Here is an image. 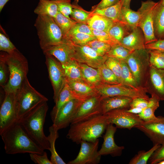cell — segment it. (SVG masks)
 Wrapping results in <instances>:
<instances>
[{"label":"cell","mask_w":164,"mask_h":164,"mask_svg":"<svg viewBox=\"0 0 164 164\" xmlns=\"http://www.w3.org/2000/svg\"><path fill=\"white\" fill-rule=\"evenodd\" d=\"M0 135L6 154L36 153L42 154L44 151L29 136L18 122Z\"/></svg>","instance_id":"6da1fadb"},{"label":"cell","mask_w":164,"mask_h":164,"mask_svg":"<svg viewBox=\"0 0 164 164\" xmlns=\"http://www.w3.org/2000/svg\"><path fill=\"white\" fill-rule=\"evenodd\" d=\"M109 124L105 114L96 115L70 124L67 137L77 144L82 140L94 142L101 137Z\"/></svg>","instance_id":"7a4b0ae2"},{"label":"cell","mask_w":164,"mask_h":164,"mask_svg":"<svg viewBox=\"0 0 164 164\" xmlns=\"http://www.w3.org/2000/svg\"><path fill=\"white\" fill-rule=\"evenodd\" d=\"M48 109L47 102L43 103L18 121L29 136L44 150H49L50 148L47 137L43 130Z\"/></svg>","instance_id":"3957f363"},{"label":"cell","mask_w":164,"mask_h":164,"mask_svg":"<svg viewBox=\"0 0 164 164\" xmlns=\"http://www.w3.org/2000/svg\"><path fill=\"white\" fill-rule=\"evenodd\" d=\"M5 59L9 71L7 84L3 89L5 93L15 94L22 85L28 72V61L17 49L10 53L5 52Z\"/></svg>","instance_id":"277c9868"},{"label":"cell","mask_w":164,"mask_h":164,"mask_svg":"<svg viewBox=\"0 0 164 164\" xmlns=\"http://www.w3.org/2000/svg\"><path fill=\"white\" fill-rule=\"evenodd\" d=\"M15 105L18 121L48 99L36 91L27 78L15 94Z\"/></svg>","instance_id":"5b68a950"},{"label":"cell","mask_w":164,"mask_h":164,"mask_svg":"<svg viewBox=\"0 0 164 164\" xmlns=\"http://www.w3.org/2000/svg\"><path fill=\"white\" fill-rule=\"evenodd\" d=\"M37 31L40 48L42 50L61 42L64 37L53 18L38 15L34 25Z\"/></svg>","instance_id":"8992f818"},{"label":"cell","mask_w":164,"mask_h":164,"mask_svg":"<svg viewBox=\"0 0 164 164\" xmlns=\"http://www.w3.org/2000/svg\"><path fill=\"white\" fill-rule=\"evenodd\" d=\"M138 86L145 87L150 64L149 51L146 49L135 50L125 60Z\"/></svg>","instance_id":"52a82bcc"},{"label":"cell","mask_w":164,"mask_h":164,"mask_svg":"<svg viewBox=\"0 0 164 164\" xmlns=\"http://www.w3.org/2000/svg\"><path fill=\"white\" fill-rule=\"evenodd\" d=\"M97 94L102 98L122 96L134 99L141 97L149 100L150 98L145 87L133 88L121 84H102L94 87Z\"/></svg>","instance_id":"ba28073f"},{"label":"cell","mask_w":164,"mask_h":164,"mask_svg":"<svg viewBox=\"0 0 164 164\" xmlns=\"http://www.w3.org/2000/svg\"><path fill=\"white\" fill-rule=\"evenodd\" d=\"M159 2L151 0L142 1L141 7L138 10L141 15L138 27L143 33L145 45L152 43L158 40L155 34L154 15Z\"/></svg>","instance_id":"9c48e42d"},{"label":"cell","mask_w":164,"mask_h":164,"mask_svg":"<svg viewBox=\"0 0 164 164\" xmlns=\"http://www.w3.org/2000/svg\"><path fill=\"white\" fill-rule=\"evenodd\" d=\"M45 55V63L53 90V99L55 103L60 91L65 84V77L62 65L60 62L52 55Z\"/></svg>","instance_id":"30bf717a"},{"label":"cell","mask_w":164,"mask_h":164,"mask_svg":"<svg viewBox=\"0 0 164 164\" xmlns=\"http://www.w3.org/2000/svg\"><path fill=\"white\" fill-rule=\"evenodd\" d=\"M127 109H115L105 114L109 124H115L117 128L130 130L143 121L138 114L129 112Z\"/></svg>","instance_id":"8fae6325"},{"label":"cell","mask_w":164,"mask_h":164,"mask_svg":"<svg viewBox=\"0 0 164 164\" xmlns=\"http://www.w3.org/2000/svg\"><path fill=\"white\" fill-rule=\"evenodd\" d=\"M73 59L79 63L85 64L98 69L104 63L108 57L106 55L103 56L99 55L91 47L87 45L73 43Z\"/></svg>","instance_id":"7c38bea8"},{"label":"cell","mask_w":164,"mask_h":164,"mask_svg":"<svg viewBox=\"0 0 164 164\" xmlns=\"http://www.w3.org/2000/svg\"><path fill=\"white\" fill-rule=\"evenodd\" d=\"M4 99L0 109V135L10 126L18 122L15 94L5 93Z\"/></svg>","instance_id":"4fadbf2b"},{"label":"cell","mask_w":164,"mask_h":164,"mask_svg":"<svg viewBox=\"0 0 164 164\" xmlns=\"http://www.w3.org/2000/svg\"><path fill=\"white\" fill-rule=\"evenodd\" d=\"M99 140L94 142L82 140L79 152L74 159L70 161L68 164H97L100 161L101 155L98 153Z\"/></svg>","instance_id":"5bb4252c"},{"label":"cell","mask_w":164,"mask_h":164,"mask_svg":"<svg viewBox=\"0 0 164 164\" xmlns=\"http://www.w3.org/2000/svg\"><path fill=\"white\" fill-rule=\"evenodd\" d=\"M143 132L154 145L164 143V117L159 116L153 120L144 121L135 127Z\"/></svg>","instance_id":"9a60e30c"},{"label":"cell","mask_w":164,"mask_h":164,"mask_svg":"<svg viewBox=\"0 0 164 164\" xmlns=\"http://www.w3.org/2000/svg\"><path fill=\"white\" fill-rule=\"evenodd\" d=\"M83 101L75 98L65 104L52 120L53 125L58 130L67 127Z\"/></svg>","instance_id":"2e32d148"},{"label":"cell","mask_w":164,"mask_h":164,"mask_svg":"<svg viewBox=\"0 0 164 164\" xmlns=\"http://www.w3.org/2000/svg\"><path fill=\"white\" fill-rule=\"evenodd\" d=\"M102 98L98 94L92 96L84 101L74 115L71 124L102 114L100 105Z\"/></svg>","instance_id":"e0dca14e"},{"label":"cell","mask_w":164,"mask_h":164,"mask_svg":"<svg viewBox=\"0 0 164 164\" xmlns=\"http://www.w3.org/2000/svg\"><path fill=\"white\" fill-rule=\"evenodd\" d=\"M145 87L147 93L164 101V69L150 65Z\"/></svg>","instance_id":"ac0fdd59"},{"label":"cell","mask_w":164,"mask_h":164,"mask_svg":"<svg viewBox=\"0 0 164 164\" xmlns=\"http://www.w3.org/2000/svg\"><path fill=\"white\" fill-rule=\"evenodd\" d=\"M44 54L55 57L62 65L67 64L73 59V46L69 39L64 38L60 43L42 50Z\"/></svg>","instance_id":"d6986e66"},{"label":"cell","mask_w":164,"mask_h":164,"mask_svg":"<svg viewBox=\"0 0 164 164\" xmlns=\"http://www.w3.org/2000/svg\"><path fill=\"white\" fill-rule=\"evenodd\" d=\"M116 127L111 124H109L103 136L104 141L98 153L101 155H110L113 157L120 156L124 149L123 146H118L115 143L114 135L117 131Z\"/></svg>","instance_id":"ffe728a7"},{"label":"cell","mask_w":164,"mask_h":164,"mask_svg":"<svg viewBox=\"0 0 164 164\" xmlns=\"http://www.w3.org/2000/svg\"><path fill=\"white\" fill-rule=\"evenodd\" d=\"M133 99L129 97L115 96L102 98L101 101V108L102 114L118 109H128Z\"/></svg>","instance_id":"44dd1931"},{"label":"cell","mask_w":164,"mask_h":164,"mask_svg":"<svg viewBox=\"0 0 164 164\" xmlns=\"http://www.w3.org/2000/svg\"><path fill=\"white\" fill-rule=\"evenodd\" d=\"M66 82L76 98L84 101L94 95H98L95 88L84 80H66Z\"/></svg>","instance_id":"7402d4cb"},{"label":"cell","mask_w":164,"mask_h":164,"mask_svg":"<svg viewBox=\"0 0 164 164\" xmlns=\"http://www.w3.org/2000/svg\"><path fill=\"white\" fill-rule=\"evenodd\" d=\"M120 44L132 51L145 49V36L142 30L138 27L134 28L123 38Z\"/></svg>","instance_id":"603a6c76"},{"label":"cell","mask_w":164,"mask_h":164,"mask_svg":"<svg viewBox=\"0 0 164 164\" xmlns=\"http://www.w3.org/2000/svg\"><path fill=\"white\" fill-rule=\"evenodd\" d=\"M84 81L91 86L95 87L102 84L98 69L79 63Z\"/></svg>","instance_id":"cb8c5ba5"},{"label":"cell","mask_w":164,"mask_h":164,"mask_svg":"<svg viewBox=\"0 0 164 164\" xmlns=\"http://www.w3.org/2000/svg\"><path fill=\"white\" fill-rule=\"evenodd\" d=\"M154 27L156 38L164 39V5L159 2L154 15Z\"/></svg>","instance_id":"d4e9b609"},{"label":"cell","mask_w":164,"mask_h":164,"mask_svg":"<svg viewBox=\"0 0 164 164\" xmlns=\"http://www.w3.org/2000/svg\"><path fill=\"white\" fill-rule=\"evenodd\" d=\"M114 22L102 15L92 14L87 21V24L92 29L108 32Z\"/></svg>","instance_id":"484cf974"},{"label":"cell","mask_w":164,"mask_h":164,"mask_svg":"<svg viewBox=\"0 0 164 164\" xmlns=\"http://www.w3.org/2000/svg\"><path fill=\"white\" fill-rule=\"evenodd\" d=\"M76 98L67 84L65 83L60 91L55 105L50 113L52 120L55 118L61 108L70 100Z\"/></svg>","instance_id":"4316f807"},{"label":"cell","mask_w":164,"mask_h":164,"mask_svg":"<svg viewBox=\"0 0 164 164\" xmlns=\"http://www.w3.org/2000/svg\"><path fill=\"white\" fill-rule=\"evenodd\" d=\"M133 29L123 22H114L108 33L113 40L120 44L123 38L129 35Z\"/></svg>","instance_id":"83f0119b"},{"label":"cell","mask_w":164,"mask_h":164,"mask_svg":"<svg viewBox=\"0 0 164 164\" xmlns=\"http://www.w3.org/2000/svg\"><path fill=\"white\" fill-rule=\"evenodd\" d=\"M58 131L53 125L49 128V135L47 138L50 145L49 150L51 154L50 161L52 164H65L55 149V142L59 136Z\"/></svg>","instance_id":"f1b7e54d"},{"label":"cell","mask_w":164,"mask_h":164,"mask_svg":"<svg viewBox=\"0 0 164 164\" xmlns=\"http://www.w3.org/2000/svg\"><path fill=\"white\" fill-rule=\"evenodd\" d=\"M122 3L121 0L117 4L106 8L92 10L93 14L102 15L112 20L114 22H121V10Z\"/></svg>","instance_id":"f546056e"},{"label":"cell","mask_w":164,"mask_h":164,"mask_svg":"<svg viewBox=\"0 0 164 164\" xmlns=\"http://www.w3.org/2000/svg\"><path fill=\"white\" fill-rule=\"evenodd\" d=\"M34 12L38 15H47L54 18L59 11L56 5L53 0H39Z\"/></svg>","instance_id":"4dcf8cb0"},{"label":"cell","mask_w":164,"mask_h":164,"mask_svg":"<svg viewBox=\"0 0 164 164\" xmlns=\"http://www.w3.org/2000/svg\"><path fill=\"white\" fill-rule=\"evenodd\" d=\"M141 17V14L138 11H135L130 8L122 7L121 22L131 28L134 29L138 27Z\"/></svg>","instance_id":"1f68e13d"},{"label":"cell","mask_w":164,"mask_h":164,"mask_svg":"<svg viewBox=\"0 0 164 164\" xmlns=\"http://www.w3.org/2000/svg\"><path fill=\"white\" fill-rule=\"evenodd\" d=\"M62 66L66 80H84L78 63L76 60L72 59L67 64Z\"/></svg>","instance_id":"d6a6232c"},{"label":"cell","mask_w":164,"mask_h":164,"mask_svg":"<svg viewBox=\"0 0 164 164\" xmlns=\"http://www.w3.org/2000/svg\"><path fill=\"white\" fill-rule=\"evenodd\" d=\"M150 101L149 105L138 114L139 117L144 121H151L157 118L154 113L159 107L160 100L156 96L151 95V97L150 98Z\"/></svg>","instance_id":"836d02e7"},{"label":"cell","mask_w":164,"mask_h":164,"mask_svg":"<svg viewBox=\"0 0 164 164\" xmlns=\"http://www.w3.org/2000/svg\"><path fill=\"white\" fill-rule=\"evenodd\" d=\"M78 0H75L72 4L71 18L77 22L87 23V20L92 15L93 12L85 10L78 4Z\"/></svg>","instance_id":"e575fe53"},{"label":"cell","mask_w":164,"mask_h":164,"mask_svg":"<svg viewBox=\"0 0 164 164\" xmlns=\"http://www.w3.org/2000/svg\"><path fill=\"white\" fill-rule=\"evenodd\" d=\"M121 61V84L133 88H137L139 87L131 70L125 61Z\"/></svg>","instance_id":"d590c367"},{"label":"cell","mask_w":164,"mask_h":164,"mask_svg":"<svg viewBox=\"0 0 164 164\" xmlns=\"http://www.w3.org/2000/svg\"><path fill=\"white\" fill-rule=\"evenodd\" d=\"M53 19L60 29L64 38L72 26L77 23L71 18H68L59 11Z\"/></svg>","instance_id":"8d00e7d4"},{"label":"cell","mask_w":164,"mask_h":164,"mask_svg":"<svg viewBox=\"0 0 164 164\" xmlns=\"http://www.w3.org/2000/svg\"><path fill=\"white\" fill-rule=\"evenodd\" d=\"M161 145L156 144L149 150L139 151L130 161L129 164H146L154 152Z\"/></svg>","instance_id":"74e56055"},{"label":"cell","mask_w":164,"mask_h":164,"mask_svg":"<svg viewBox=\"0 0 164 164\" xmlns=\"http://www.w3.org/2000/svg\"><path fill=\"white\" fill-rule=\"evenodd\" d=\"M98 69L102 84H114L120 83L114 74L104 63Z\"/></svg>","instance_id":"f35d334b"},{"label":"cell","mask_w":164,"mask_h":164,"mask_svg":"<svg viewBox=\"0 0 164 164\" xmlns=\"http://www.w3.org/2000/svg\"><path fill=\"white\" fill-rule=\"evenodd\" d=\"M132 52L120 44H118L111 46L106 55L108 57H112L120 60L125 61Z\"/></svg>","instance_id":"ab89813d"},{"label":"cell","mask_w":164,"mask_h":164,"mask_svg":"<svg viewBox=\"0 0 164 164\" xmlns=\"http://www.w3.org/2000/svg\"><path fill=\"white\" fill-rule=\"evenodd\" d=\"M149 54L150 65L164 69V52L155 50H148Z\"/></svg>","instance_id":"60d3db41"},{"label":"cell","mask_w":164,"mask_h":164,"mask_svg":"<svg viewBox=\"0 0 164 164\" xmlns=\"http://www.w3.org/2000/svg\"><path fill=\"white\" fill-rule=\"evenodd\" d=\"M5 53V52L2 51L0 54V85L3 88L7 84L9 77V71Z\"/></svg>","instance_id":"b9f144b4"},{"label":"cell","mask_w":164,"mask_h":164,"mask_svg":"<svg viewBox=\"0 0 164 164\" xmlns=\"http://www.w3.org/2000/svg\"><path fill=\"white\" fill-rule=\"evenodd\" d=\"M64 38L69 39L74 44L79 45H85L88 42L97 39L93 35L81 33H75Z\"/></svg>","instance_id":"7bdbcfd3"},{"label":"cell","mask_w":164,"mask_h":164,"mask_svg":"<svg viewBox=\"0 0 164 164\" xmlns=\"http://www.w3.org/2000/svg\"><path fill=\"white\" fill-rule=\"evenodd\" d=\"M105 64L114 74L120 83H121V61L112 57H108Z\"/></svg>","instance_id":"ee69618b"},{"label":"cell","mask_w":164,"mask_h":164,"mask_svg":"<svg viewBox=\"0 0 164 164\" xmlns=\"http://www.w3.org/2000/svg\"><path fill=\"white\" fill-rule=\"evenodd\" d=\"M16 49L9 38L4 32H0V50L10 53Z\"/></svg>","instance_id":"f6af8a7d"},{"label":"cell","mask_w":164,"mask_h":164,"mask_svg":"<svg viewBox=\"0 0 164 164\" xmlns=\"http://www.w3.org/2000/svg\"><path fill=\"white\" fill-rule=\"evenodd\" d=\"M56 5L58 11L69 18L72 10V5L70 0H52Z\"/></svg>","instance_id":"bcb514c9"},{"label":"cell","mask_w":164,"mask_h":164,"mask_svg":"<svg viewBox=\"0 0 164 164\" xmlns=\"http://www.w3.org/2000/svg\"><path fill=\"white\" fill-rule=\"evenodd\" d=\"M77 33L93 35L91 29L87 23L77 22L72 26L64 38Z\"/></svg>","instance_id":"7dc6e473"},{"label":"cell","mask_w":164,"mask_h":164,"mask_svg":"<svg viewBox=\"0 0 164 164\" xmlns=\"http://www.w3.org/2000/svg\"><path fill=\"white\" fill-rule=\"evenodd\" d=\"M91 30L93 35L97 39L109 44L111 47L118 44L111 38L107 32L96 30Z\"/></svg>","instance_id":"c3c4849f"},{"label":"cell","mask_w":164,"mask_h":164,"mask_svg":"<svg viewBox=\"0 0 164 164\" xmlns=\"http://www.w3.org/2000/svg\"><path fill=\"white\" fill-rule=\"evenodd\" d=\"M164 160V143L161 145L153 153L149 161L151 164H158Z\"/></svg>","instance_id":"681fc988"},{"label":"cell","mask_w":164,"mask_h":164,"mask_svg":"<svg viewBox=\"0 0 164 164\" xmlns=\"http://www.w3.org/2000/svg\"><path fill=\"white\" fill-rule=\"evenodd\" d=\"M31 160L35 163L38 164H52L48 158L46 152L44 151L42 154L36 153L29 154Z\"/></svg>","instance_id":"f907efd6"},{"label":"cell","mask_w":164,"mask_h":164,"mask_svg":"<svg viewBox=\"0 0 164 164\" xmlns=\"http://www.w3.org/2000/svg\"><path fill=\"white\" fill-rule=\"evenodd\" d=\"M85 45L91 47L101 49L105 51L106 53L110 50L111 47V46L109 44L97 39L91 41Z\"/></svg>","instance_id":"816d5d0a"},{"label":"cell","mask_w":164,"mask_h":164,"mask_svg":"<svg viewBox=\"0 0 164 164\" xmlns=\"http://www.w3.org/2000/svg\"><path fill=\"white\" fill-rule=\"evenodd\" d=\"M150 103V99L148 100L142 98L137 97L132 99L130 104V108L143 109L148 106Z\"/></svg>","instance_id":"f5cc1de1"},{"label":"cell","mask_w":164,"mask_h":164,"mask_svg":"<svg viewBox=\"0 0 164 164\" xmlns=\"http://www.w3.org/2000/svg\"><path fill=\"white\" fill-rule=\"evenodd\" d=\"M145 49L155 50L164 52V39H159L152 43L145 45Z\"/></svg>","instance_id":"db71d44e"},{"label":"cell","mask_w":164,"mask_h":164,"mask_svg":"<svg viewBox=\"0 0 164 164\" xmlns=\"http://www.w3.org/2000/svg\"><path fill=\"white\" fill-rule=\"evenodd\" d=\"M121 0H101L97 4L93 6L92 10L102 9L113 6Z\"/></svg>","instance_id":"11a10c76"},{"label":"cell","mask_w":164,"mask_h":164,"mask_svg":"<svg viewBox=\"0 0 164 164\" xmlns=\"http://www.w3.org/2000/svg\"><path fill=\"white\" fill-rule=\"evenodd\" d=\"M143 109L138 108H129L127 110V111L130 113L138 114L142 111Z\"/></svg>","instance_id":"9f6ffc18"},{"label":"cell","mask_w":164,"mask_h":164,"mask_svg":"<svg viewBox=\"0 0 164 164\" xmlns=\"http://www.w3.org/2000/svg\"><path fill=\"white\" fill-rule=\"evenodd\" d=\"M122 3V7L130 8V5L131 0H121Z\"/></svg>","instance_id":"6f0895ef"},{"label":"cell","mask_w":164,"mask_h":164,"mask_svg":"<svg viewBox=\"0 0 164 164\" xmlns=\"http://www.w3.org/2000/svg\"><path fill=\"white\" fill-rule=\"evenodd\" d=\"M9 0H0V12H1L5 5Z\"/></svg>","instance_id":"680465c9"},{"label":"cell","mask_w":164,"mask_h":164,"mask_svg":"<svg viewBox=\"0 0 164 164\" xmlns=\"http://www.w3.org/2000/svg\"><path fill=\"white\" fill-rule=\"evenodd\" d=\"M158 164H164V160L158 163Z\"/></svg>","instance_id":"91938a15"},{"label":"cell","mask_w":164,"mask_h":164,"mask_svg":"<svg viewBox=\"0 0 164 164\" xmlns=\"http://www.w3.org/2000/svg\"><path fill=\"white\" fill-rule=\"evenodd\" d=\"M161 2L164 5V0H161Z\"/></svg>","instance_id":"94428289"}]
</instances>
